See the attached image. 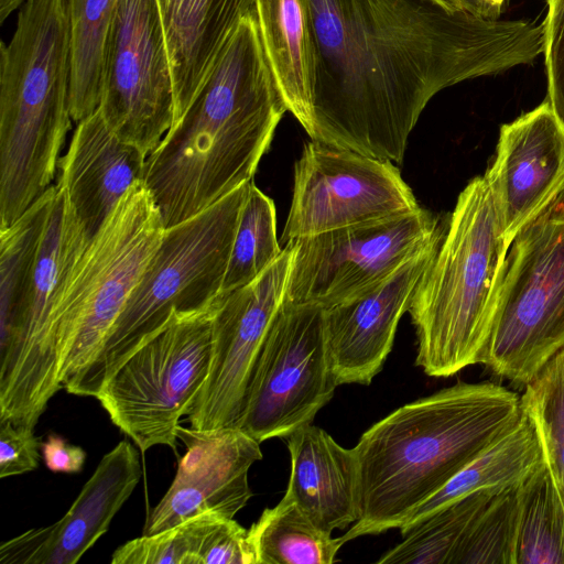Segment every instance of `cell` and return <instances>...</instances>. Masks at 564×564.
Here are the masks:
<instances>
[{
    "label": "cell",
    "mask_w": 564,
    "mask_h": 564,
    "mask_svg": "<svg viewBox=\"0 0 564 564\" xmlns=\"http://www.w3.org/2000/svg\"><path fill=\"white\" fill-rule=\"evenodd\" d=\"M55 193L51 185L13 224L0 228V332L10 326L30 289Z\"/></svg>",
    "instance_id": "obj_28"
},
{
    "label": "cell",
    "mask_w": 564,
    "mask_h": 564,
    "mask_svg": "<svg viewBox=\"0 0 564 564\" xmlns=\"http://www.w3.org/2000/svg\"><path fill=\"white\" fill-rule=\"evenodd\" d=\"M564 349V194L508 250L481 365L524 389Z\"/></svg>",
    "instance_id": "obj_8"
},
{
    "label": "cell",
    "mask_w": 564,
    "mask_h": 564,
    "mask_svg": "<svg viewBox=\"0 0 564 564\" xmlns=\"http://www.w3.org/2000/svg\"><path fill=\"white\" fill-rule=\"evenodd\" d=\"M250 182L164 229L155 254L100 350L64 386L68 393L96 398L117 369L164 328L174 313L193 314L219 300Z\"/></svg>",
    "instance_id": "obj_6"
},
{
    "label": "cell",
    "mask_w": 564,
    "mask_h": 564,
    "mask_svg": "<svg viewBox=\"0 0 564 564\" xmlns=\"http://www.w3.org/2000/svg\"><path fill=\"white\" fill-rule=\"evenodd\" d=\"M520 401L535 427L545 467L564 509V349L525 386Z\"/></svg>",
    "instance_id": "obj_31"
},
{
    "label": "cell",
    "mask_w": 564,
    "mask_h": 564,
    "mask_svg": "<svg viewBox=\"0 0 564 564\" xmlns=\"http://www.w3.org/2000/svg\"><path fill=\"white\" fill-rule=\"evenodd\" d=\"M41 454L45 466L53 473H79L86 460V452L80 446L55 433L48 434L41 443Z\"/></svg>",
    "instance_id": "obj_37"
},
{
    "label": "cell",
    "mask_w": 564,
    "mask_h": 564,
    "mask_svg": "<svg viewBox=\"0 0 564 564\" xmlns=\"http://www.w3.org/2000/svg\"><path fill=\"white\" fill-rule=\"evenodd\" d=\"M148 155L121 140L99 108L77 123L67 152L58 160L59 185L93 237L123 195L143 181Z\"/></svg>",
    "instance_id": "obj_20"
},
{
    "label": "cell",
    "mask_w": 564,
    "mask_h": 564,
    "mask_svg": "<svg viewBox=\"0 0 564 564\" xmlns=\"http://www.w3.org/2000/svg\"><path fill=\"white\" fill-rule=\"evenodd\" d=\"M41 441L34 429L0 421V478L22 475L39 467Z\"/></svg>",
    "instance_id": "obj_36"
},
{
    "label": "cell",
    "mask_w": 564,
    "mask_h": 564,
    "mask_svg": "<svg viewBox=\"0 0 564 564\" xmlns=\"http://www.w3.org/2000/svg\"><path fill=\"white\" fill-rule=\"evenodd\" d=\"M503 242L564 194V127L546 99L500 128L486 171Z\"/></svg>",
    "instance_id": "obj_16"
},
{
    "label": "cell",
    "mask_w": 564,
    "mask_h": 564,
    "mask_svg": "<svg viewBox=\"0 0 564 564\" xmlns=\"http://www.w3.org/2000/svg\"><path fill=\"white\" fill-rule=\"evenodd\" d=\"M67 0H25L0 50V228L45 191L70 128Z\"/></svg>",
    "instance_id": "obj_4"
},
{
    "label": "cell",
    "mask_w": 564,
    "mask_h": 564,
    "mask_svg": "<svg viewBox=\"0 0 564 564\" xmlns=\"http://www.w3.org/2000/svg\"><path fill=\"white\" fill-rule=\"evenodd\" d=\"M273 200L251 181L242 205L221 286V296L247 285L281 254Z\"/></svg>",
    "instance_id": "obj_30"
},
{
    "label": "cell",
    "mask_w": 564,
    "mask_h": 564,
    "mask_svg": "<svg viewBox=\"0 0 564 564\" xmlns=\"http://www.w3.org/2000/svg\"><path fill=\"white\" fill-rule=\"evenodd\" d=\"M285 111L256 12L249 13L224 43L186 111L147 158L143 183L164 228L252 181Z\"/></svg>",
    "instance_id": "obj_2"
},
{
    "label": "cell",
    "mask_w": 564,
    "mask_h": 564,
    "mask_svg": "<svg viewBox=\"0 0 564 564\" xmlns=\"http://www.w3.org/2000/svg\"><path fill=\"white\" fill-rule=\"evenodd\" d=\"M447 224L426 209L290 240L285 302L327 308L392 274Z\"/></svg>",
    "instance_id": "obj_12"
},
{
    "label": "cell",
    "mask_w": 564,
    "mask_h": 564,
    "mask_svg": "<svg viewBox=\"0 0 564 564\" xmlns=\"http://www.w3.org/2000/svg\"><path fill=\"white\" fill-rule=\"evenodd\" d=\"M263 48L288 111L305 130L312 112L315 44L307 0H256Z\"/></svg>",
    "instance_id": "obj_23"
},
{
    "label": "cell",
    "mask_w": 564,
    "mask_h": 564,
    "mask_svg": "<svg viewBox=\"0 0 564 564\" xmlns=\"http://www.w3.org/2000/svg\"><path fill=\"white\" fill-rule=\"evenodd\" d=\"M520 488L491 497L474 521L452 564H517Z\"/></svg>",
    "instance_id": "obj_32"
},
{
    "label": "cell",
    "mask_w": 564,
    "mask_h": 564,
    "mask_svg": "<svg viewBox=\"0 0 564 564\" xmlns=\"http://www.w3.org/2000/svg\"><path fill=\"white\" fill-rule=\"evenodd\" d=\"M520 492L517 564H564V509L545 464Z\"/></svg>",
    "instance_id": "obj_29"
},
{
    "label": "cell",
    "mask_w": 564,
    "mask_h": 564,
    "mask_svg": "<svg viewBox=\"0 0 564 564\" xmlns=\"http://www.w3.org/2000/svg\"><path fill=\"white\" fill-rule=\"evenodd\" d=\"M220 299L193 314L174 313L96 395L141 453L156 445L176 449L180 419L188 413L208 375L213 317Z\"/></svg>",
    "instance_id": "obj_10"
},
{
    "label": "cell",
    "mask_w": 564,
    "mask_h": 564,
    "mask_svg": "<svg viewBox=\"0 0 564 564\" xmlns=\"http://www.w3.org/2000/svg\"><path fill=\"white\" fill-rule=\"evenodd\" d=\"M419 208L393 162L312 140L295 163L292 202L281 241Z\"/></svg>",
    "instance_id": "obj_14"
},
{
    "label": "cell",
    "mask_w": 564,
    "mask_h": 564,
    "mask_svg": "<svg viewBox=\"0 0 564 564\" xmlns=\"http://www.w3.org/2000/svg\"><path fill=\"white\" fill-rule=\"evenodd\" d=\"M139 452L128 441L102 456L67 512L0 545L1 564H75L108 531L141 478Z\"/></svg>",
    "instance_id": "obj_19"
},
{
    "label": "cell",
    "mask_w": 564,
    "mask_h": 564,
    "mask_svg": "<svg viewBox=\"0 0 564 564\" xmlns=\"http://www.w3.org/2000/svg\"><path fill=\"white\" fill-rule=\"evenodd\" d=\"M197 564H257L248 530L234 519H218L202 542Z\"/></svg>",
    "instance_id": "obj_35"
},
{
    "label": "cell",
    "mask_w": 564,
    "mask_h": 564,
    "mask_svg": "<svg viewBox=\"0 0 564 564\" xmlns=\"http://www.w3.org/2000/svg\"><path fill=\"white\" fill-rule=\"evenodd\" d=\"M116 0H67L69 22V108L79 122L97 110Z\"/></svg>",
    "instance_id": "obj_25"
},
{
    "label": "cell",
    "mask_w": 564,
    "mask_h": 564,
    "mask_svg": "<svg viewBox=\"0 0 564 564\" xmlns=\"http://www.w3.org/2000/svg\"><path fill=\"white\" fill-rule=\"evenodd\" d=\"M478 491L423 518L402 534V541L383 553L379 564H452L478 514L491 497Z\"/></svg>",
    "instance_id": "obj_27"
},
{
    "label": "cell",
    "mask_w": 564,
    "mask_h": 564,
    "mask_svg": "<svg viewBox=\"0 0 564 564\" xmlns=\"http://www.w3.org/2000/svg\"><path fill=\"white\" fill-rule=\"evenodd\" d=\"M521 415L517 392L489 381H459L376 422L352 447L360 516L343 541L400 529Z\"/></svg>",
    "instance_id": "obj_3"
},
{
    "label": "cell",
    "mask_w": 564,
    "mask_h": 564,
    "mask_svg": "<svg viewBox=\"0 0 564 564\" xmlns=\"http://www.w3.org/2000/svg\"><path fill=\"white\" fill-rule=\"evenodd\" d=\"M164 229L150 191L139 181L88 240L53 313L52 341L63 389L100 350Z\"/></svg>",
    "instance_id": "obj_7"
},
{
    "label": "cell",
    "mask_w": 564,
    "mask_h": 564,
    "mask_svg": "<svg viewBox=\"0 0 564 564\" xmlns=\"http://www.w3.org/2000/svg\"><path fill=\"white\" fill-rule=\"evenodd\" d=\"M158 4L172 69L174 123L239 20L256 12V0H158Z\"/></svg>",
    "instance_id": "obj_22"
},
{
    "label": "cell",
    "mask_w": 564,
    "mask_h": 564,
    "mask_svg": "<svg viewBox=\"0 0 564 564\" xmlns=\"http://www.w3.org/2000/svg\"><path fill=\"white\" fill-rule=\"evenodd\" d=\"M291 475L285 494L321 530L333 533L360 516L359 465L354 448L305 424L285 437Z\"/></svg>",
    "instance_id": "obj_21"
},
{
    "label": "cell",
    "mask_w": 564,
    "mask_h": 564,
    "mask_svg": "<svg viewBox=\"0 0 564 564\" xmlns=\"http://www.w3.org/2000/svg\"><path fill=\"white\" fill-rule=\"evenodd\" d=\"M488 1L498 12L501 13V8H502L505 0H488Z\"/></svg>",
    "instance_id": "obj_40"
},
{
    "label": "cell",
    "mask_w": 564,
    "mask_h": 564,
    "mask_svg": "<svg viewBox=\"0 0 564 564\" xmlns=\"http://www.w3.org/2000/svg\"><path fill=\"white\" fill-rule=\"evenodd\" d=\"M98 108L145 155L170 130L174 88L158 0H116Z\"/></svg>",
    "instance_id": "obj_13"
},
{
    "label": "cell",
    "mask_w": 564,
    "mask_h": 564,
    "mask_svg": "<svg viewBox=\"0 0 564 564\" xmlns=\"http://www.w3.org/2000/svg\"><path fill=\"white\" fill-rule=\"evenodd\" d=\"M89 239L56 184L30 289L10 326L0 332V421L35 429L50 400L63 389L52 343L53 313Z\"/></svg>",
    "instance_id": "obj_9"
},
{
    "label": "cell",
    "mask_w": 564,
    "mask_h": 564,
    "mask_svg": "<svg viewBox=\"0 0 564 564\" xmlns=\"http://www.w3.org/2000/svg\"><path fill=\"white\" fill-rule=\"evenodd\" d=\"M543 25V55L547 78V100L564 127V0H546Z\"/></svg>",
    "instance_id": "obj_34"
},
{
    "label": "cell",
    "mask_w": 564,
    "mask_h": 564,
    "mask_svg": "<svg viewBox=\"0 0 564 564\" xmlns=\"http://www.w3.org/2000/svg\"><path fill=\"white\" fill-rule=\"evenodd\" d=\"M313 141L400 163L423 109L460 82L532 63L543 25L449 12L430 0H307Z\"/></svg>",
    "instance_id": "obj_1"
},
{
    "label": "cell",
    "mask_w": 564,
    "mask_h": 564,
    "mask_svg": "<svg viewBox=\"0 0 564 564\" xmlns=\"http://www.w3.org/2000/svg\"><path fill=\"white\" fill-rule=\"evenodd\" d=\"M448 220V219H447ZM447 224L412 258L366 292L324 308V333L337 386H368L390 354L397 327L434 259Z\"/></svg>",
    "instance_id": "obj_18"
},
{
    "label": "cell",
    "mask_w": 564,
    "mask_h": 564,
    "mask_svg": "<svg viewBox=\"0 0 564 564\" xmlns=\"http://www.w3.org/2000/svg\"><path fill=\"white\" fill-rule=\"evenodd\" d=\"M337 387L327 356L324 308L283 301L258 354L237 427L260 443L285 438L312 423Z\"/></svg>",
    "instance_id": "obj_11"
},
{
    "label": "cell",
    "mask_w": 564,
    "mask_h": 564,
    "mask_svg": "<svg viewBox=\"0 0 564 564\" xmlns=\"http://www.w3.org/2000/svg\"><path fill=\"white\" fill-rule=\"evenodd\" d=\"M449 12H466L479 17L497 19L500 17L488 0H430Z\"/></svg>",
    "instance_id": "obj_38"
},
{
    "label": "cell",
    "mask_w": 564,
    "mask_h": 564,
    "mask_svg": "<svg viewBox=\"0 0 564 564\" xmlns=\"http://www.w3.org/2000/svg\"><path fill=\"white\" fill-rule=\"evenodd\" d=\"M508 250L487 178L476 176L458 195L408 311L417 337L415 365L426 375L451 377L481 365Z\"/></svg>",
    "instance_id": "obj_5"
},
{
    "label": "cell",
    "mask_w": 564,
    "mask_h": 564,
    "mask_svg": "<svg viewBox=\"0 0 564 564\" xmlns=\"http://www.w3.org/2000/svg\"><path fill=\"white\" fill-rule=\"evenodd\" d=\"M221 518L215 513H202L158 533L142 534L120 545L112 553L111 563L197 564L204 538Z\"/></svg>",
    "instance_id": "obj_33"
},
{
    "label": "cell",
    "mask_w": 564,
    "mask_h": 564,
    "mask_svg": "<svg viewBox=\"0 0 564 564\" xmlns=\"http://www.w3.org/2000/svg\"><path fill=\"white\" fill-rule=\"evenodd\" d=\"M543 465L542 448L535 427L522 411L514 425L425 500L399 530L403 534L432 512L471 494L488 491L497 495L519 488Z\"/></svg>",
    "instance_id": "obj_24"
},
{
    "label": "cell",
    "mask_w": 564,
    "mask_h": 564,
    "mask_svg": "<svg viewBox=\"0 0 564 564\" xmlns=\"http://www.w3.org/2000/svg\"><path fill=\"white\" fill-rule=\"evenodd\" d=\"M186 453L170 488L149 513L143 535L202 513L234 519L252 497L250 467L262 459L260 442L239 427L200 431L177 426Z\"/></svg>",
    "instance_id": "obj_17"
},
{
    "label": "cell",
    "mask_w": 564,
    "mask_h": 564,
    "mask_svg": "<svg viewBox=\"0 0 564 564\" xmlns=\"http://www.w3.org/2000/svg\"><path fill=\"white\" fill-rule=\"evenodd\" d=\"M248 534L257 564H332L345 544L317 528L286 494L263 510Z\"/></svg>",
    "instance_id": "obj_26"
},
{
    "label": "cell",
    "mask_w": 564,
    "mask_h": 564,
    "mask_svg": "<svg viewBox=\"0 0 564 564\" xmlns=\"http://www.w3.org/2000/svg\"><path fill=\"white\" fill-rule=\"evenodd\" d=\"M24 2V0H0L1 23H3L4 20Z\"/></svg>",
    "instance_id": "obj_39"
},
{
    "label": "cell",
    "mask_w": 564,
    "mask_h": 564,
    "mask_svg": "<svg viewBox=\"0 0 564 564\" xmlns=\"http://www.w3.org/2000/svg\"><path fill=\"white\" fill-rule=\"evenodd\" d=\"M292 258L286 242L262 274L221 296L213 317L208 375L187 413L191 427L238 426L258 354L285 297Z\"/></svg>",
    "instance_id": "obj_15"
}]
</instances>
